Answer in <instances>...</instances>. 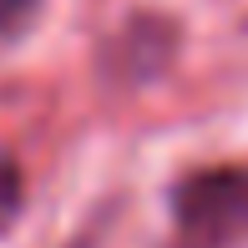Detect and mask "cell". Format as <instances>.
Wrapping results in <instances>:
<instances>
[{"instance_id":"6da1fadb","label":"cell","mask_w":248,"mask_h":248,"mask_svg":"<svg viewBox=\"0 0 248 248\" xmlns=\"http://www.w3.org/2000/svg\"><path fill=\"white\" fill-rule=\"evenodd\" d=\"M172 218L187 248L248 243V167H208L177 183Z\"/></svg>"},{"instance_id":"7a4b0ae2","label":"cell","mask_w":248,"mask_h":248,"mask_svg":"<svg viewBox=\"0 0 248 248\" xmlns=\"http://www.w3.org/2000/svg\"><path fill=\"white\" fill-rule=\"evenodd\" d=\"M20 213V167L10 152H0V228Z\"/></svg>"},{"instance_id":"3957f363","label":"cell","mask_w":248,"mask_h":248,"mask_svg":"<svg viewBox=\"0 0 248 248\" xmlns=\"http://www.w3.org/2000/svg\"><path fill=\"white\" fill-rule=\"evenodd\" d=\"M31 10H36V0H0V31H16Z\"/></svg>"}]
</instances>
